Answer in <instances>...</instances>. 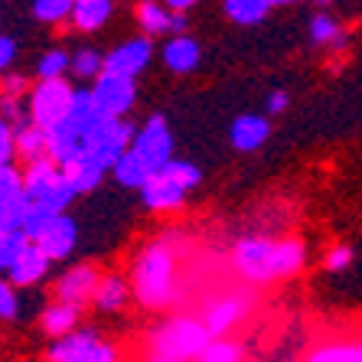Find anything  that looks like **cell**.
<instances>
[{
    "label": "cell",
    "mask_w": 362,
    "mask_h": 362,
    "mask_svg": "<svg viewBox=\"0 0 362 362\" xmlns=\"http://www.w3.org/2000/svg\"><path fill=\"white\" fill-rule=\"evenodd\" d=\"M167 7H173V10H189L193 4H199V0H163Z\"/></svg>",
    "instance_id": "44"
},
{
    "label": "cell",
    "mask_w": 362,
    "mask_h": 362,
    "mask_svg": "<svg viewBox=\"0 0 362 362\" xmlns=\"http://www.w3.org/2000/svg\"><path fill=\"white\" fill-rule=\"evenodd\" d=\"M245 313H248V300L238 294H228L206 310V327L212 329V337H222V333H228V329L242 320Z\"/></svg>",
    "instance_id": "15"
},
{
    "label": "cell",
    "mask_w": 362,
    "mask_h": 362,
    "mask_svg": "<svg viewBox=\"0 0 362 362\" xmlns=\"http://www.w3.org/2000/svg\"><path fill=\"white\" fill-rule=\"evenodd\" d=\"M36 242L42 245V252L49 255L52 262H62V258H69V255H72V248H76L78 226L69 219L66 212H56V216L49 219V226L42 228V235L36 238Z\"/></svg>",
    "instance_id": "12"
},
{
    "label": "cell",
    "mask_w": 362,
    "mask_h": 362,
    "mask_svg": "<svg viewBox=\"0 0 362 362\" xmlns=\"http://www.w3.org/2000/svg\"><path fill=\"white\" fill-rule=\"evenodd\" d=\"M13 157H17V127L0 115V163H10Z\"/></svg>",
    "instance_id": "37"
},
{
    "label": "cell",
    "mask_w": 362,
    "mask_h": 362,
    "mask_svg": "<svg viewBox=\"0 0 362 362\" xmlns=\"http://www.w3.org/2000/svg\"><path fill=\"white\" fill-rule=\"evenodd\" d=\"M69 69H72V56L62 52V49H52L40 59L36 72H40V78H59V76H66Z\"/></svg>",
    "instance_id": "33"
},
{
    "label": "cell",
    "mask_w": 362,
    "mask_h": 362,
    "mask_svg": "<svg viewBox=\"0 0 362 362\" xmlns=\"http://www.w3.org/2000/svg\"><path fill=\"white\" fill-rule=\"evenodd\" d=\"M134 134H137V131H134V124H131L127 118H105L92 131V137H88V141H92V147H88V151L95 153V160H101L105 167L111 170L115 163H118L121 153L131 147Z\"/></svg>",
    "instance_id": "7"
},
{
    "label": "cell",
    "mask_w": 362,
    "mask_h": 362,
    "mask_svg": "<svg viewBox=\"0 0 362 362\" xmlns=\"http://www.w3.org/2000/svg\"><path fill=\"white\" fill-rule=\"evenodd\" d=\"M245 356V349L235 343V339H226V337H212V343L202 349L199 359L202 362H238Z\"/></svg>",
    "instance_id": "30"
},
{
    "label": "cell",
    "mask_w": 362,
    "mask_h": 362,
    "mask_svg": "<svg viewBox=\"0 0 362 362\" xmlns=\"http://www.w3.org/2000/svg\"><path fill=\"white\" fill-rule=\"evenodd\" d=\"M92 95H95V101H98V108L105 111L108 118H124L137 101V85H134V78H127V76L101 72V76L95 78Z\"/></svg>",
    "instance_id": "8"
},
{
    "label": "cell",
    "mask_w": 362,
    "mask_h": 362,
    "mask_svg": "<svg viewBox=\"0 0 362 362\" xmlns=\"http://www.w3.org/2000/svg\"><path fill=\"white\" fill-rule=\"evenodd\" d=\"M46 134H49V153L56 163H72L78 160L82 153H88V147H92V141H88V134L85 131H78L76 124L69 118L56 121L52 127H46Z\"/></svg>",
    "instance_id": "11"
},
{
    "label": "cell",
    "mask_w": 362,
    "mask_h": 362,
    "mask_svg": "<svg viewBox=\"0 0 362 362\" xmlns=\"http://www.w3.org/2000/svg\"><path fill=\"white\" fill-rule=\"evenodd\" d=\"M26 88V78L23 76H7L4 78V85H0V92L4 95H23Z\"/></svg>",
    "instance_id": "41"
},
{
    "label": "cell",
    "mask_w": 362,
    "mask_h": 362,
    "mask_svg": "<svg viewBox=\"0 0 362 362\" xmlns=\"http://www.w3.org/2000/svg\"><path fill=\"white\" fill-rule=\"evenodd\" d=\"M307 359L310 362H362V337L323 343L320 349H313Z\"/></svg>",
    "instance_id": "26"
},
{
    "label": "cell",
    "mask_w": 362,
    "mask_h": 362,
    "mask_svg": "<svg viewBox=\"0 0 362 362\" xmlns=\"http://www.w3.org/2000/svg\"><path fill=\"white\" fill-rule=\"evenodd\" d=\"M131 147H134L153 170H160L167 160H173V134H170V127H167V118H163V115H153L134 134Z\"/></svg>",
    "instance_id": "9"
},
{
    "label": "cell",
    "mask_w": 362,
    "mask_h": 362,
    "mask_svg": "<svg viewBox=\"0 0 362 362\" xmlns=\"http://www.w3.org/2000/svg\"><path fill=\"white\" fill-rule=\"evenodd\" d=\"M52 216H56V212H52L49 206H42V202H33V206H30V212H26V219H23V235L36 242V238L42 235V228L49 226Z\"/></svg>",
    "instance_id": "34"
},
{
    "label": "cell",
    "mask_w": 362,
    "mask_h": 362,
    "mask_svg": "<svg viewBox=\"0 0 362 362\" xmlns=\"http://www.w3.org/2000/svg\"><path fill=\"white\" fill-rule=\"evenodd\" d=\"M287 108V92H271L268 95V111L271 115H281Z\"/></svg>",
    "instance_id": "42"
},
{
    "label": "cell",
    "mask_w": 362,
    "mask_h": 362,
    "mask_svg": "<svg viewBox=\"0 0 362 362\" xmlns=\"http://www.w3.org/2000/svg\"><path fill=\"white\" fill-rule=\"evenodd\" d=\"M153 56V46L147 36H134V40L121 42L118 49H111L105 56V72H115V76H127V78H137L147 69Z\"/></svg>",
    "instance_id": "10"
},
{
    "label": "cell",
    "mask_w": 362,
    "mask_h": 362,
    "mask_svg": "<svg viewBox=\"0 0 362 362\" xmlns=\"http://www.w3.org/2000/svg\"><path fill=\"white\" fill-rule=\"evenodd\" d=\"M76 0H33V17L42 23H62L66 17H72Z\"/></svg>",
    "instance_id": "31"
},
{
    "label": "cell",
    "mask_w": 362,
    "mask_h": 362,
    "mask_svg": "<svg viewBox=\"0 0 362 362\" xmlns=\"http://www.w3.org/2000/svg\"><path fill=\"white\" fill-rule=\"evenodd\" d=\"M59 180H62V163H56L52 157H46V160H36V163H30V167H26L23 189H26V196L36 202V199H42V196L49 193Z\"/></svg>",
    "instance_id": "16"
},
{
    "label": "cell",
    "mask_w": 362,
    "mask_h": 362,
    "mask_svg": "<svg viewBox=\"0 0 362 362\" xmlns=\"http://www.w3.org/2000/svg\"><path fill=\"white\" fill-rule=\"evenodd\" d=\"M353 262V248L349 245H337V248H329L327 255V271H346Z\"/></svg>",
    "instance_id": "39"
},
{
    "label": "cell",
    "mask_w": 362,
    "mask_h": 362,
    "mask_svg": "<svg viewBox=\"0 0 362 362\" xmlns=\"http://www.w3.org/2000/svg\"><path fill=\"white\" fill-rule=\"evenodd\" d=\"M173 271H177V258L167 245H147L134 262V274H131V287L134 297L144 307H163L177 297L173 287Z\"/></svg>",
    "instance_id": "2"
},
{
    "label": "cell",
    "mask_w": 362,
    "mask_h": 362,
    "mask_svg": "<svg viewBox=\"0 0 362 362\" xmlns=\"http://www.w3.org/2000/svg\"><path fill=\"white\" fill-rule=\"evenodd\" d=\"M310 40L313 42H337L339 40L337 20L327 17V13H317V17L310 20Z\"/></svg>",
    "instance_id": "35"
},
{
    "label": "cell",
    "mask_w": 362,
    "mask_h": 362,
    "mask_svg": "<svg viewBox=\"0 0 362 362\" xmlns=\"http://www.w3.org/2000/svg\"><path fill=\"white\" fill-rule=\"evenodd\" d=\"M105 163L101 160H95V153L88 151V153H82L78 160H72V163H62V173H66L72 183H76V189L78 193H88V189H95V186L101 183V177H105Z\"/></svg>",
    "instance_id": "22"
},
{
    "label": "cell",
    "mask_w": 362,
    "mask_h": 362,
    "mask_svg": "<svg viewBox=\"0 0 362 362\" xmlns=\"http://www.w3.org/2000/svg\"><path fill=\"white\" fill-rule=\"evenodd\" d=\"M268 141V121L262 115H238L232 121V147L235 151H258Z\"/></svg>",
    "instance_id": "17"
},
{
    "label": "cell",
    "mask_w": 362,
    "mask_h": 362,
    "mask_svg": "<svg viewBox=\"0 0 362 362\" xmlns=\"http://www.w3.org/2000/svg\"><path fill=\"white\" fill-rule=\"evenodd\" d=\"M30 206H33V199L23 193L10 196V199H0V228H10V232H23V219L26 212H30Z\"/></svg>",
    "instance_id": "29"
},
{
    "label": "cell",
    "mask_w": 362,
    "mask_h": 362,
    "mask_svg": "<svg viewBox=\"0 0 362 362\" xmlns=\"http://www.w3.org/2000/svg\"><path fill=\"white\" fill-rule=\"evenodd\" d=\"M274 7H284V4H297V0H271Z\"/></svg>",
    "instance_id": "45"
},
{
    "label": "cell",
    "mask_w": 362,
    "mask_h": 362,
    "mask_svg": "<svg viewBox=\"0 0 362 362\" xmlns=\"http://www.w3.org/2000/svg\"><path fill=\"white\" fill-rule=\"evenodd\" d=\"M98 281H101V274L92 268V264H78V268L66 271V274L59 278V284H56V297L82 307L85 300H92V297H95Z\"/></svg>",
    "instance_id": "14"
},
{
    "label": "cell",
    "mask_w": 362,
    "mask_h": 362,
    "mask_svg": "<svg viewBox=\"0 0 362 362\" xmlns=\"http://www.w3.org/2000/svg\"><path fill=\"white\" fill-rule=\"evenodd\" d=\"M202 180V173L186 160H167L160 170H153V177L144 183V206L157 212L177 209L186 199V193Z\"/></svg>",
    "instance_id": "4"
},
{
    "label": "cell",
    "mask_w": 362,
    "mask_h": 362,
    "mask_svg": "<svg viewBox=\"0 0 362 362\" xmlns=\"http://www.w3.org/2000/svg\"><path fill=\"white\" fill-rule=\"evenodd\" d=\"M186 13L183 10H177V13H173V20H170V30H173V33H186Z\"/></svg>",
    "instance_id": "43"
},
{
    "label": "cell",
    "mask_w": 362,
    "mask_h": 362,
    "mask_svg": "<svg viewBox=\"0 0 362 362\" xmlns=\"http://www.w3.org/2000/svg\"><path fill=\"white\" fill-rule=\"evenodd\" d=\"M49 262H52V258L42 252V245L30 238V242L20 248L17 262L10 264L7 274H10V281H13L17 287H30V284H36V281L46 278V271H49Z\"/></svg>",
    "instance_id": "13"
},
{
    "label": "cell",
    "mask_w": 362,
    "mask_h": 362,
    "mask_svg": "<svg viewBox=\"0 0 362 362\" xmlns=\"http://www.w3.org/2000/svg\"><path fill=\"white\" fill-rule=\"evenodd\" d=\"M212 343V329L206 320L193 317H177V320L163 323L151 339V359L160 362H180V359H199L202 349Z\"/></svg>",
    "instance_id": "3"
},
{
    "label": "cell",
    "mask_w": 362,
    "mask_h": 362,
    "mask_svg": "<svg viewBox=\"0 0 362 362\" xmlns=\"http://www.w3.org/2000/svg\"><path fill=\"white\" fill-rule=\"evenodd\" d=\"M72 72L76 78H98L105 72V56L95 49H82L72 56Z\"/></svg>",
    "instance_id": "32"
},
{
    "label": "cell",
    "mask_w": 362,
    "mask_h": 362,
    "mask_svg": "<svg viewBox=\"0 0 362 362\" xmlns=\"http://www.w3.org/2000/svg\"><path fill=\"white\" fill-rule=\"evenodd\" d=\"M131 291H134V287H127L124 278H118V274H108V278L98 281L92 300L98 303L101 310H121V307L127 303V297H131Z\"/></svg>",
    "instance_id": "25"
},
{
    "label": "cell",
    "mask_w": 362,
    "mask_h": 362,
    "mask_svg": "<svg viewBox=\"0 0 362 362\" xmlns=\"http://www.w3.org/2000/svg\"><path fill=\"white\" fill-rule=\"evenodd\" d=\"M199 42L189 40V36H173V40L163 46V62H167L170 72H180V76H186V72H193L196 66H199Z\"/></svg>",
    "instance_id": "18"
},
{
    "label": "cell",
    "mask_w": 362,
    "mask_h": 362,
    "mask_svg": "<svg viewBox=\"0 0 362 362\" xmlns=\"http://www.w3.org/2000/svg\"><path fill=\"white\" fill-rule=\"evenodd\" d=\"M271 7H274L271 0H226V13L242 26L262 23V20L268 17Z\"/></svg>",
    "instance_id": "28"
},
{
    "label": "cell",
    "mask_w": 362,
    "mask_h": 362,
    "mask_svg": "<svg viewBox=\"0 0 362 362\" xmlns=\"http://www.w3.org/2000/svg\"><path fill=\"white\" fill-rule=\"evenodd\" d=\"M46 359L52 362H115L118 359V349L105 339H98L88 329H72L66 337H59V343L49 346Z\"/></svg>",
    "instance_id": "6"
},
{
    "label": "cell",
    "mask_w": 362,
    "mask_h": 362,
    "mask_svg": "<svg viewBox=\"0 0 362 362\" xmlns=\"http://www.w3.org/2000/svg\"><path fill=\"white\" fill-rule=\"evenodd\" d=\"M78 303H69V300H56L49 303L46 310H42V329L49 333V337H66L72 333L78 323Z\"/></svg>",
    "instance_id": "23"
},
{
    "label": "cell",
    "mask_w": 362,
    "mask_h": 362,
    "mask_svg": "<svg viewBox=\"0 0 362 362\" xmlns=\"http://www.w3.org/2000/svg\"><path fill=\"white\" fill-rule=\"evenodd\" d=\"M17 284L13 281H0V320H17L20 300H17Z\"/></svg>",
    "instance_id": "38"
},
{
    "label": "cell",
    "mask_w": 362,
    "mask_h": 362,
    "mask_svg": "<svg viewBox=\"0 0 362 362\" xmlns=\"http://www.w3.org/2000/svg\"><path fill=\"white\" fill-rule=\"evenodd\" d=\"M23 193V173L13 163H0V199Z\"/></svg>",
    "instance_id": "36"
},
{
    "label": "cell",
    "mask_w": 362,
    "mask_h": 362,
    "mask_svg": "<svg viewBox=\"0 0 362 362\" xmlns=\"http://www.w3.org/2000/svg\"><path fill=\"white\" fill-rule=\"evenodd\" d=\"M72 95L76 88L66 78H40V85L30 95V121L40 127H52L56 121H62L72 108Z\"/></svg>",
    "instance_id": "5"
},
{
    "label": "cell",
    "mask_w": 362,
    "mask_h": 362,
    "mask_svg": "<svg viewBox=\"0 0 362 362\" xmlns=\"http://www.w3.org/2000/svg\"><path fill=\"white\" fill-rule=\"evenodd\" d=\"M235 271L248 281H274L291 278L303 268V245L294 238L271 242V238H242L235 245Z\"/></svg>",
    "instance_id": "1"
},
{
    "label": "cell",
    "mask_w": 362,
    "mask_h": 362,
    "mask_svg": "<svg viewBox=\"0 0 362 362\" xmlns=\"http://www.w3.org/2000/svg\"><path fill=\"white\" fill-rule=\"evenodd\" d=\"M17 157L23 163H36V160L52 157L46 127H40V124H20L17 127Z\"/></svg>",
    "instance_id": "21"
},
{
    "label": "cell",
    "mask_w": 362,
    "mask_h": 362,
    "mask_svg": "<svg viewBox=\"0 0 362 362\" xmlns=\"http://www.w3.org/2000/svg\"><path fill=\"white\" fill-rule=\"evenodd\" d=\"M137 23H141L144 33H167L170 30V20H173V13H170L167 7H160V4H153V0H141L134 10Z\"/></svg>",
    "instance_id": "27"
},
{
    "label": "cell",
    "mask_w": 362,
    "mask_h": 362,
    "mask_svg": "<svg viewBox=\"0 0 362 362\" xmlns=\"http://www.w3.org/2000/svg\"><path fill=\"white\" fill-rule=\"evenodd\" d=\"M111 170H115V180H118L121 186H127V189H144V183L153 177V167L144 160L134 147H127Z\"/></svg>",
    "instance_id": "19"
},
{
    "label": "cell",
    "mask_w": 362,
    "mask_h": 362,
    "mask_svg": "<svg viewBox=\"0 0 362 362\" xmlns=\"http://www.w3.org/2000/svg\"><path fill=\"white\" fill-rule=\"evenodd\" d=\"M320 4H333V0H320Z\"/></svg>",
    "instance_id": "46"
},
{
    "label": "cell",
    "mask_w": 362,
    "mask_h": 362,
    "mask_svg": "<svg viewBox=\"0 0 362 362\" xmlns=\"http://www.w3.org/2000/svg\"><path fill=\"white\" fill-rule=\"evenodd\" d=\"M13 59H17V42L10 36H0V72L13 66Z\"/></svg>",
    "instance_id": "40"
},
{
    "label": "cell",
    "mask_w": 362,
    "mask_h": 362,
    "mask_svg": "<svg viewBox=\"0 0 362 362\" xmlns=\"http://www.w3.org/2000/svg\"><path fill=\"white\" fill-rule=\"evenodd\" d=\"M111 17V0H76L72 7V23L82 30V33H92L101 30Z\"/></svg>",
    "instance_id": "24"
},
{
    "label": "cell",
    "mask_w": 362,
    "mask_h": 362,
    "mask_svg": "<svg viewBox=\"0 0 362 362\" xmlns=\"http://www.w3.org/2000/svg\"><path fill=\"white\" fill-rule=\"evenodd\" d=\"M66 118L72 121L78 131H85V134L92 137V131H95V127H98L105 118H108V115L98 108V101H95L92 88H88V92H85V88H78V92L72 95V108H69Z\"/></svg>",
    "instance_id": "20"
}]
</instances>
